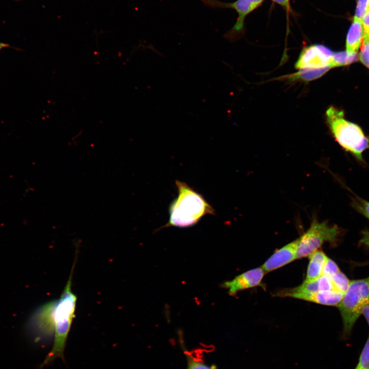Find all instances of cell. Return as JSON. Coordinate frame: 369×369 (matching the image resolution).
<instances>
[{
    "label": "cell",
    "mask_w": 369,
    "mask_h": 369,
    "mask_svg": "<svg viewBox=\"0 0 369 369\" xmlns=\"http://www.w3.org/2000/svg\"><path fill=\"white\" fill-rule=\"evenodd\" d=\"M175 184L177 196L169 206V219L162 228L192 227L204 216L215 214L204 197L185 182L177 180Z\"/></svg>",
    "instance_id": "6da1fadb"
},
{
    "label": "cell",
    "mask_w": 369,
    "mask_h": 369,
    "mask_svg": "<svg viewBox=\"0 0 369 369\" xmlns=\"http://www.w3.org/2000/svg\"><path fill=\"white\" fill-rule=\"evenodd\" d=\"M75 263L69 278L53 310L54 343L46 362H49L58 357H63L66 340L74 317L77 297L72 291V277Z\"/></svg>",
    "instance_id": "7a4b0ae2"
},
{
    "label": "cell",
    "mask_w": 369,
    "mask_h": 369,
    "mask_svg": "<svg viewBox=\"0 0 369 369\" xmlns=\"http://www.w3.org/2000/svg\"><path fill=\"white\" fill-rule=\"evenodd\" d=\"M326 118L337 143L358 161L364 163L363 153L369 149V138L362 129L344 119L343 112L333 106L326 111Z\"/></svg>",
    "instance_id": "3957f363"
},
{
    "label": "cell",
    "mask_w": 369,
    "mask_h": 369,
    "mask_svg": "<svg viewBox=\"0 0 369 369\" xmlns=\"http://www.w3.org/2000/svg\"><path fill=\"white\" fill-rule=\"evenodd\" d=\"M367 305H369V277L350 281L347 290L337 305L342 319L344 337L350 336L363 308Z\"/></svg>",
    "instance_id": "277c9868"
},
{
    "label": "cell",
    "mask_w": 369,
    "mask_h": 369,
    "mask_svg": "<svg viewBox=\"0 0 369 369\" xmlns=\"http://www.w3.org/2000/svg\"><path fill=\"white\" fill-rule=\"evenodd\" d=\"M340 233L337 226L313 219L308 230L298 238L296 258L309 257L325 242L336 243Z\"/></svg>",
    "instance_id": "5b68a950"
},
{
    "label": "cell",
    "mask_w": 369,
    "mask_h": 369,
    "mask_svg": "<svg viewBox=\"0 0 369 369\" xmlns=\"http://www.w3.org/2000/svg\"><path fill=\"white\" fill-rule=\"evenodd\" d=\"M264 0H236L232 3H225L219 0H201L207 7L211 9H232L238 14V18L233 27L223 36L230 41L239 38L243 30L245 17L259 7Z\"/></svg>",
    "instance_id": "8992f818"
},
{
    "label": "cell",
    "mask_w": 369,
    "mask_h": 369,
    "mask_svg": "<svg viewBox=\"0 0 369 369\" xmlns=\"http://www.w3.org/2000/svg\"><path fill=\"white\" fill-rule=\"evenodd\" d=\"M56 300L47 303L32 314L28 327L36 337H45L54 334L53 314Z\"/></svg>",
    "instance_id": "52a82bcc"
},
{
    "label": "cell",
    "mask_w": 369,
    "mask_h": 369,
    "mask_svg": "<svg viewBox=\"0 0 369 369\" xmlns=\"http://www.w3.org/2000/svg\"><path fill=\"white\" fill-rule=\"evenodd\" d=\"M333 54V52L329 48L322 45L316 44L307 46L301 52L295 67L300 69L330 66L329 62Z\"/></svg>",
    "instance_id": "ba28073f"
},
{
    "label": "cell",
    "mask_w": 369,
    "mask_h": 369,
    "mask_svg": "<svg viewBox=\"0 0 369 369\" xmlns=\"http://www.w3.org/2000/svg\"><path fill=\"white\" fill-rule=\"evenodd\" d=\"M265 274L261 267L255 268L224 282L222 287L228 290L230 295H235L240 291L261 285Z\"/></svg>",
    "instance_id": "9c48e42d"
},
{
    "label": "cell",
    "mask_w": 369,
    "mask_h": 369,
    "mask_svg": "<svg viewBox=\"0 0 369 369\" xmlns=\"http://www.w3.org/2000/svg\"><path fill=\"white\" fill-rule=\"evenodd\" d=\"M298 238L276 251L261 268L265 273L279 269L296 259Z\"/></svg>",
    "instance_id": "30bf717a"
},
{
    "label": "cell",
    "mask_w": 369,
    "mask_h": 369,
    "mask_svg": "<svg viewBox=\"0 0 369 369\" xmlns=\"http://www.w3.org/2000/svg\"><path fill=\"white\" fill-rule=\"evenodd\" d=\"M344 293L338 291H319L299 294L296 299L303 300L325 305H338L341 301Z\"/></svg>",
    "instance_id": "8fae6325"
},
{
    "label": "cell",
    "mask_w": 369,
    "mask_h": 369,
    "mask_svg": "<svg viewBox=\"0 0 369 369\" xmlns=\"http://www.w3.org/2000/svg\"><path fill=\"white\" fill-rule=\"evenodd\" d=\"M364 37L362 21L354 18L348 30L346 40V51L349 53H356Z\"/></svg>",
    "instance_id": "7c38bea8"
},
{
    "label": "cell",
    "mask_w": 369,
    "mask_h": 369,
    "mask_svg": "<svg viewBox=\"0 0 369 369\" xmlns=\"http://www.w3.org/2000/svg\"><path fill=\"white\" fill-rule=\"evenodd\" d=\"M309 257L310 261L305 280L313 281L322 275L323 268L327 257L323 251L318 250Z\"/></svg>",
    "instance_id": "4fadbf2b"
},
{
    "label": "cell",
    "mask_w": 369,
    "mask_h": 369,
    "mask_svg": "<svg viewBox=\"0 0 369 369\" xmlns=\"http://www.w3.org/2000/svg\"><path fill=\"white\" fill-rule=\"evenodd\" d=\"M331 68L330 66L319 68H302L298 72L288 75V78L293 81L301 80L309 81L320 77Z\"/></svg>",
    "instance_id": "5bb4252c"
},
{
    "label": "cell",
    "mask_w": 369,
    "mask_h": 369,
    "mask_svg": "<svg viewBox=\"0 0 369 369\" xmlns=\"http://www.w3.org/2000/svg\"><path fill=\"white\" fill-rule=\"evenodd\" d=\"M358 55L356 53H349L346 51H341L333 53L331 56L329 66L331 68L349 65L357 60Z\"/></svg>",
    "instance_id": "9a60e30c"
},
{
    "label": "cell",
    "mask_w": 369,
    "mask_h": 369,
    "mask_svg": "<svg viewBox=\"0 0 369 369\" xmlns=\"http://www.w3.org/2000/svg\"><path fill=\"white\" fill-rule=\"evenodd\" d=\"M336 290L345 293L350 283L347 277L339 271L329 276Z\"/></svg>",
    "instance_id": "2e32d148"
},
{
    "label": "cell",
    "mask_w": 369,
    "mask_h": 369,
    "mask_svg": "<svg viewBox=\"0 0 369 369\" xmlns=\"http://www.w3.org/2000/svg\"><path fill=\"white\" fill-rule=\"evenodd\" d=\"M352 205L354 209L369 220V201L355 196L352 198Z\"/></svg>",
    "instance_id": "e0dca14e"
},
{
    "label": "cell",
    "mask_w": 369,
    "mask_h": 369,
    "mask_svg": "<svg viewBox=\"0 0 369 369\" xmlns=\"http://www.w3.org/2000/svg\"><path fill=\"white\" fill-rule=\"evenodd\" d=\"M355 369H369V336L363 347Z\"/></svg>",
    "instance_id": "ac0fdd59"
},
{
    "label": "cell",
    "mask_w": 369,
    "mask_h": 369,
    "mask_svg": "<svg viewBox=\"0 0 369 369\" xmlns=\"http://www.w3.org/2000/svg\"><path fill=\"white\" fill-rule=\"evenodd\" d=\"M360 48L359 58L362 63L369 68V38L363 37Z\"/></svg>",
    "instance_id": "d6986e66"
},
{
    "label": "cell",
    "mask_w": 369,
    "mask_h": 369,
    "mask_svg": "<svg viewBox=\"0 0 369 369\" xmlns=\"http://www.w3.org/2000/svg\"><path fill=\"white\" fill-rule=\"evenodd\" d=\"M317 280L319 291L336 290L329 276L322 275Z\"/></svg>",
    "instance_id": "ffe728a7"
},
{
    "label": "cell",
    "mask_w": 369,
    "mask_h": 369,
    "mask_svg": "<svg viewBox=\"0 0 369 369\" xmlns=\"http://www.w3.org/2000/svg\"><path fill=\"white\" fill-rule=\"evenodd\" d=\"M339 271L340 270L337 264L333 260L327 257L323 268L322 275L330 276Z\"/></svg>",
    "instance_id": "44dd1931"
},
{
    "label": "cell",
    "mask_w": 369,
    "mask_h": 369,
    "mask_svg": "<svg viewBox=\"0 0 369 369\" xmlns=\"http://www.w3.org/2000/svg\"><path fill=\"white\" fill-rule=\"evenodd\" d=\"M368 0H358L354 18L361 20L368 9Z\"/></svg>",
    "instance_id": "7402d4cb"
},
{
    "label": "cell",
    "mask_w": 369,
    "mask_h": 369,
    "mask_svg": "<svg viewBox=\"0 0 369 369\" xmlns=\"http://www.w3.org/2000/svg\"><path fill=\"white\" fill-rule=\"evenodd\" d=\"M364 37L369 38V11H367L362 19Z\"/></svg>",
    "instance_id": "603a6c76"
},
{
    "label": "cell",
    "mask_w": 369,
    "mask_h": 369,
    "mask_svg": "<svg viewBox=\"0 0 369 369\" xmlns=\"http://www.w3.org/2000/svg\"><path fill=\"white\" fill-rule=\"evenodd\" d=\"M188 369H211L201 362L191 360L189 363Z\"/></svg>",
    "instance_id": "cb8c5ba5"
},
{
    "label": "cell",
    "mask_w": 369,
    "mask_h": 369,
    "mask_svg": "<svg viewBox=\"0 0 369 369\" xmlns=\"http://www.w3.org/2000/svg\"><path fill=\"white\" fill-rule=\"evenodd\" d=\"M359 242L361 244L369 247V231L364 230L362 232Z\"/></svg>",
    "instance_id": "d4e9b609"
},
{
    "label": "cell",
    "mask_w": 369,
    "mask_h": 369,
    "mask_svg": "<svg viewBox=\"0 0 369 369\" xmlns=\"http://www.w3.org/2000/svg\"><path fill=\"white\" fill-rule=\"evenodd\" d=\"M362 314L364 315L369 325V305H367L363 308Z\"/></svg>",
    "instance_id": "484cf974"
},
{
    "label": "cell",
    "mask_w": 369,
    "mask_h": 369,
    "mask_svg": "<svg viewBox=\"0 0 369 369\" xmlns=\"http://www.w3.org/2000/svg\"><path fill=\"white\" fill-rule=\"evenodd\" d=\"M283 7H287L289 3V0H272Z\"/></svg>",
    "instance_id": "4316f807"
},
{
    "label": "cell",
    "mask_w": 369,
    "mask_h": 369,
    "mask_svg": "<svg viewBox=\"0 0 369 369\" xmlns=\"http://www.w3.org/2000/svg\"><path fill=\"white\" fill-rule=\"evenodd\" d=\"M8 46H9V45H8V44H5V43H1V42H0V50H1L2 49H3V48H4L8 47Z\"/></svg>",
    "instance_id": "83f0119b"
},
{
    "label": "cell",
    "mask_w": 369,
    "mask_h": 369,
    "mask_svg": "<svg viewBox=\"0 0 369 369\" xmlns=\"http://www.w3.org/2000/svg\"><path fill=\"white\" fill-rule=\"evenodd\" d=\"M367 11H369V0L368 1V9Z\"/></svg>",
    "instance_id": "f1b7e54d"
}]
</instances>
